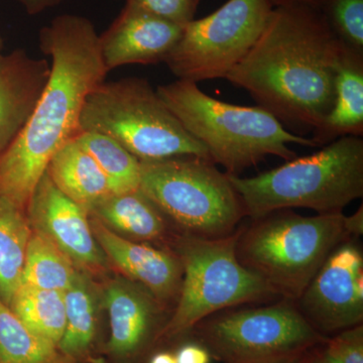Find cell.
<instances>
[{
  "instance_id": "obj_1",
  "label": "cell",
  "mask_w": 363,
  "mask_h": 363,
  "mask_svg": "<svg viewBox=\"0 0 363 363\" xmlns=\"http://www.w3.org/2000/svg\"><path fill=\"white\" fill-rule=\"evenodd\" d=\"M341 45L318 7L274 6L259 39L225 79L291 133L312 135L335 101Z\"/></svg>"
},
{
  "instance_id": "obj_2",
  "label": "cell",
  "mask_w": 363,
  "mask_h": 363,
  "mask_svg": "<svg viewBox=\"0 0 363 363\" xmlns=\"http://www.w3.org/2000/svg\"><path fill=\"white\" fill-rule=\"evenodd\" d=\"M51 71L32 116L0 154V197L26 209L55 152L80 133L86 98L106 77L92 21L61 14L40 30Z\"/></svg>"
},
{
  "instance_id": "obj_3",
  "label": "cell",
  "mask_w": 363,
  "mask_h": 363,
  "mask_svg": "<svg viewBox=\"0 0 363 363\" xmlns=\"http://www.w3.org/2000/svg\"><path fill=\"white\" fill-rule=\"evenodd\" d=\"M157 94L185 130L206 147L211 161L227 175L243 171L267 157H297L291 145L318 147L311 138L295 135L259 106H240L209 96L198 83L178 80L159 86Z\"/></svg>"
},
{
  "instance_id": "obj_4",
  "label": "cell",
  "mask_w": 363,
  "mask_h": 363,
  "mask_svg": "<svg viewBox=\"0 0 363 363\" xmlns=\"http://www.w3.org/2000/svg\"><path fill=\"white\" fill-rule=\"evenodd\" d=\"M228 176L252 220L292 208L343 213L363 196V138L342 136L257 176Z\"/></svg>"
},
{
  "instance_id": "obj_5",
  "label": "cell",
  "mask_w": 363,
  "mask_h": 363,
  "mask_svg": "<svg viewBox=\"0 0 363 363\" xmlns=\"http://www.w3.org/2000/svg\"><path fill=\"white\" fill-rule=\"evenodd\" d=\"M354 238L343 213L303 216L284 209L240 227L235 252L279 297L297 301L329 255Z\"/></svg>"
},
{
  "instance_id": "obj_6",
  "label": "cell",
  "mask_w": 363,
  "mask_h": 363,
  "mask_svg": "<svg viewBox=\"0 0 363 363\" xmlns=\"http://www.w3.org/2000/svg\"><path fill=\"white\" fill-rule=\"evenodd\" d=\"M80 128L113 138L140 162L178 157L212 162L206 147L185 130L147 79L96 86L86 98Z\"/></svg>"
},
{
  "instance_id": "obj_7",
  "label": "cell",
  "mask_w": 363,
  "mask_h": 363,
  "mask_svg": "<svg viewBox=\"0 0 363 363\" xmlns=\"http://www.w3.org/2000/svg\"><path fill=\"white\" fill-rule=\"evenodd\" d=\"M140 190L185 235L219 240L247 216L230 179L196 157L140 162Z\"/></svg>"
},
{
  "instance_id": "obj_8",
  "label": "cell",
  "mask_w": 363,
  "mask_h": 363,
  "mask_svg": "<svg viewBox=\"0 0 363 363\" xmlns=\"http://www.w3.org/2000/svg\"><path fill=\"white\" fill-rule=\"evenodd\" d=\"M240 228L219 240L185 234L176 238L174 252L183 267V281L161 340L185 335L202 320L229 308L267 304L283 298L238 262L235 245Z\"/></svg>"
},
{
  "instance_id": "obj_9",
  "label": "cell",
  "mask_w": 363,
  "mask_h": 363,
  "mask_svg": "<svg viewBox=\"0 0 363 363\" xmlns=\"http://www.w3.org/2000/svg\"><path fill=\"white\" fill-rule=\"evenodd\" d=\"M198 343L223 363H269L304 357L326 343L296 301L238 306L207 317L192 329Z\"/></svg>"
},
{
  "instance_id": "obj_10",
  "label": "cell",
  "mask_w": 363,
  "mask_h": 363,
  "mask_svg": "<svg viewBox=\"0 0 363 363\" xmlns=\"http://www.w3.org/2000/svg\"><path fill=\"white\" fill-rule=\"evenodd\" d=\"M274 7L269 0H228L184 26L164 63L180 80L225 79L259 39Z\"/></svg>"
},
{
  "instance_id": "obj_11",
  "label": "cell",
  "mask_w": 363,
  "mask_h": 363,
  "mask_svg": "<svg viewBox=\"0 0 363 363\" xmlns=\"http://www.w3.org/2000/svg\"><path fill=\"white\" fill-rule=\"evenodd\" d=\"M296 305L326 337L363 323V253L357 238L329 255Z\"/></svg>"
},
{
  "instance_id": "obj_12",
  "label": "cell",
  "mask_w": 363,
  "mask_h": 363,
  "mask_svg": "<svg viewBox=\"0 0 363 363\" xmlns=\"http://www.w3.org/2000/svg\"><path fill=\"white\" fill-rule=\"evenodd\" d=\"M26 214L33 233L54 243L74 264L90 269L104 266L87 210L61 192L47 171L28 200Z\"/></svg>"
},
{
  "instance_id": "obj_13",
  "label": "cell",
  "mask_w": 363,
  "mask_h": 363,
  "mask_svg": "<svg viewBox=\"0 0 363 363\" xmlns=\"http://www.w3.org/2000/svg\"><path fill=\"white\" fill-rule=\"evenodd\" d=\"M184 26L140 9L124 6L102 35L100 52L105 70L126 65H152L166 61Z\"/></svg>"
},
{
  "instance_id": "obj_14",
  "label": "cell",
  "mask_w": 363,
  "mask_h": 363,
  "mask_svg": "<svg viewBox=\"0 0 363 363\" xmlns=\"http://www.w3.org/2000/svg\"><path fill=\"white\" fill-rule=\"evenodd\" d=\"M93 235L105 255L123 274L149 291L160 304L176 307L183 281L178 255L166 248L133 242L118 235L96 217L90 221Z\"/></svg>"
},
{
  "instance_id": "obj_15",
  "label": "cell",
  "mask_w": 363,
  "mask_h": 363,
  "mask_svg": "<svg viewBox=\"0 0 363 363\" xmlns=\"http://www.w3.org/2000/svg\"><path fill=\"white\" fill-rule=\"evenodd\" d=\"M104 298L111 321L108 350L117 357L135 359L161 340L164 306L143 286L116 281L107 286Z\"/></svg>"
},
{
  "instance_id": "obj_16",
  "label": "cell",
  "mask_w": 363,
  "mask_h": 363,
  "mask_svg": "<svg viewBox=\"0 0 363 363\" xmlns=\"http://www.w3.org/2000/svg\"><path fill=\"white\" fill-rule=\"evenodd\" d=\"M51 65L23 49L0 54V154L14 142L32 116Z\"/></svg>"
},
{
  "instance_id": "obj_17",
  "label": "cell",
  "mask_w": 363,
  "mask_h": 363,
  "mask_svg": "<svg viewBox=\"0 0 363 363\" xmlns=\"http://www.w3.org/2000/svg\"><path fill=\"white\" fill-rule=\"evenodd\" d=\"M335 101L312 133L318 147L345 135H363V55L341 45L336 72Z\"/></svg>"
},
{
  "instance_id": "obj_18",
  "label": "cell",
  "mask_w": 363,
  "mask_h": 363,
  "mask_svg": "<svg viewBox=\"0 0 363 363\" xmlns=\"http://www.w3.org/2000/svg\"><path fill=\"white\" fill-rule=\"evenodd\" d=\"M47 173L61 192L87 212L96 203L113 194L104 172L76 138L55 152Z\"/></svg>"
},
{
  "instance_id": "obj_19",
  "label": "cell",
  "mask_w": 363,
  "mask_h": 363,
  "mask_svg": "<svg viewBox=\"0 0 363 363\" xmlns=\"http://www.w3.org/2000/svg\"><path fill=\"white\" fill-rule=\"evenodd\" d=\"M109 228L135 240L159 242L169 238V220L142 191L111 194L88 210Z\"/></svg>"
},
{
  "instance_id": "obj_20",
  "label": "cell",
  "mask_w": 363,
  "mask_h": 363,
  "mask_svg": "<svg viewBox=\"0 0 363 363\" xmlns=\"http://www.w3.org/2000/svg\"><path fill=\"white\" fill-rule=\"evenodd\" d=\"M32 233L25 210L0 197V298L7 306L21 285Z\"/></svg>"
},
{
  "instance_id": "obj_21",
  "label": "cell",
  "mask_w": 363,
  "mask_h": 363,
  "mask_svg": "<svg viewBox=\"0 0 363 363\" xmlns=\"http://www.w3.org/2000/svg\"><path fill=\"white\" fill-rule=\"evenodd\" d=\"M9 307L30 330L59 345L66 326L63 292L21 284Z\"/></svg>"
},
{
  "instance_id": "obj_22",
  "label": "cell",
  "mask_w": 363,
  "mask_h": 363,
  "mask_svg": "<svg viewBox=\"0 0 363 363\" xmlns=\"http://www.w3.org/2000/svg\"><path fill=\"white\" fill-rule=\"evenodd\" d=\"M0 363H76L30 330L0 298Z\"/></svg>"
},
{
  "instance_id": "obj_23",
  "label": "cell",
  "mask_w": 363,
  "mask_h": 363,
  "mask_svg": "<svg viewBox=\"0 0 363 363\" xmlns=\"http://www.w3.org/2000/svg\"><path fill=\"white\" fill-rule=\"evenodd\" d=\"M66 326L58 348L71 359L82 357L89 350L95 336V301L88 281L76 274L73 283L64 292Z\"/></svg>"
},
{
  "instance_id": "obj_24",
  "label": "cell",
  "mask_w": 363,
  "mask_h": 363,
  "mask_svg": "<svg viewBox=\"0 0 363 363\" xmlns=\"http://www.w3.org/2000/svg\"><path fill=\"white\" fill-rule=\"evenodd\" d=\"M75 138L104 172L113 194L140 189V161L121 143L95 131H81Z\"/></svg>"
},
{
  "instance_id": "obj_25",
  "label": "cell",
  "mask_w": 363,
  "mask_h": 363,
  "mask_svg": "<svg viewBox=\"0 0 363 363\" xmlns=\"http://www.w3.org/2000/svg\"><path fill=\"white\" fill-rule=\"evenodd\" d=\"M76 274L70 257L44 236L33 231L21 284L64 293Z\"/></svg>"
},
{
  "instance_id": "obj_26",
  "label": "cell",
  "mask_w": 363,
  "mask_h": 363,
  "mask_svg": "<svg viewBox=\"0 0 363 363\" xmlns=\"http://www.w3.org/2000/svg\"><path fill=\"white\" fill-rule=\"evenodd\" d=\"M319 9L338 42L363 55V0H325Z\"/></svg>"
},
{
  "instance_id": "obj_27",
  "label": "cell",
  "mask_w": 363,
  "mask_h": 363,
  "mask_svg": "<svg viewBox=\"0 0 363 363\" xmlns=\"http://www.w3.org/2000/svg\"><path fill=\"white\" fill-rule=\"evenodd\" d=\"M200 2L201 0H126L125 6L184 26L194 20Z\"/></svg>"
},
{
  "instance_id": "obj_28",
  "label": "cell",
  "mask_w": 363,
  "mask_h": 363,
  "mask_svg": "<svg viewBox=\"0 0 363 363\" xmlns=\"http://www.w3.org/2000/svg\"><path fill=\"white\" fill-rule=\"evenodd\" d=\"M323 347L337 363H363V324L334 334Z\"/></svg>"
},
{
  "instance_id": "obj_29",
  "label": "cell",
  "mask_w": 363,
  "mask_h": 363,
  "mask_svg": "<svg viewBox=\"0 0 363 363\" xmlns=\"http://www.w3.org/2000/svg\"><path fill=\"white\" fill-rule=\"evenodd\" d=\"M175 355L177 363H210L211 360V355L200 343L185 344Z\"/></svg>"
},
{
  "instance_id": "obj_30",
  "label": "cell",
  "mask_w": 363,
  "mask_h": 363,
  "mask_svg": "<svg viewBox=\"0 0 363 363\" xmlns=\"http://www.w3.org/2000/svg\"><path fill=\"white\" fill-rule=\"evenodd\" d=\"M16 1H18L23 7L26 13L30 16H37L48 9L59 6L65 0H16Z\"/></svg>"
},
{
  "instance_id": "obj_31",
  "label": "cell",
  "mask_w": 363,
  "mask_h": 363,
  "mask_svg": "<svg viewBox=\"0 0 363 363\" xmlns=\"http://www.w3.org/2000/svg\"><path fill=\"white\" fill-rule=\"evenodd\" d=\"M323 346H320L311 351L308 357L307 363H337L333 358L329 357Z\"/></svg>"
},
{
  "instance_id": "obj_32",
  "label": "cell",
  "mask_w": 363,
  "mask_h": 363,
  "mask_svg": "<svg viewBox=\"0 0 363 363\" xmlns=\"http://www.w3.org/2000/svg\"><path fill=\"white\" fill-rule=\"evenodd\" d=\"M269 1L272 2L274 6H284V4H308V6H312L319 9V7L323 4L325 0H269Z\"/></svg>"
},
{
  "instance_id": "obj_33",
  "label": "cell",
  "mask_w": 363,
  "mask_h": 363,
  "mask_svg": "<svg viewBox=\"0 0 363 363\" xmlns=\"http://www.w3.org/2000/svg\"><path fill=\"white\" fill-rule=\"evenodd\" d=\"M149 363H177L176 355L171 352H159L150 358Z\"/></svg>"
},
{
  "instance_id": "obj_34",
  "label": "cell",
  "mask_w": 363,
  "mask_h": 363,
  "mask_svg": "<svg viewBox=\"0 0 363 363\" xmlns=\"http://www.w3.org/2000/svg\"><path fill=\"white\" fill-rule=\"evenodd\" d=\"M310 353L304 355V357L291 358V359L279 360V362L269 363H307L308 357H309Z\"/></svg>"
},
{
  "instance_id": "obj_35",
  "label": "cell",
  "mask_w": 363,
  "mask_h": 363,
  "mask_svg": "<svg viewBox=\"0 0 363 363\" xmlns=\"http://www.w3.org/2000/svg\"><path fill=\"white\" fill-rule=\"evenodd\" d=\"M4 38H2L1 33H0V54L4 51Z\"/></svg>"
}]
</instances>
